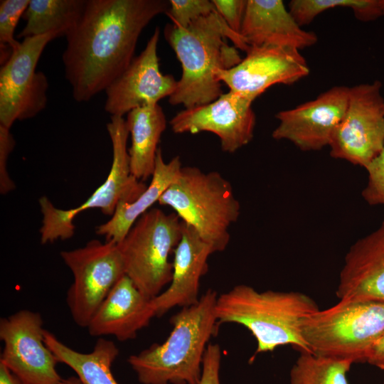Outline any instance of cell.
Here are the masks:
<instances>
[{
	"mask_svg": "<svg viewBox=\"0 0 384 384\" xmlns=\"http://www.w3.org/2000/svg\"><path fill=\"white\" fill-rule=\"evenodd\" d=\"M169 6L165 0H87L78 23L65 36L62 56L76 102H88L124 73L144 28Z\"/></svg>",
	"mask_w": 384,
	"mask_h": 384,
	"instance_id": "1",
	"label": "cell"
},
{
	"mask_svg": "<svg viewBox=\"0 0 384 384\" xmlns=\"http://www.w3.org/2000/svg\"><path fill=\"white\" fill-rule=\"evenodd\" d=\"M164 35L182 68L181 77L169 102L186 108L218 99L223 91L221 82L216 78L217 70L237 65L242 59L238 49L246 53L250 48L217 11L196 19L186 28L167 24Z\"/></svg>",
	"mask_w": 384,
	"mask_h": 384,
	"instance_id": "2",
	"label": "cell"
},
{
	"mask_svg": "<svg viewBox=\"0 0 384 384\" xmlns=\"http://www.w3.org/2000/svg\"><path fill=\"white\" fill-rule=\"evenodd\" d=\"M218 294L208 289L197 303L183 307L170 320L173 326L161 344L130 356L127 362L142 384H199L203 356L218 324Z\"/></svg>",
	"mask_w": 384,
	"mask_h": 384,
	"instance_id": "3",
	"label": "cell"
},
{
	"mask_svg": "<svg viewBox=\"0 0 384 384\" xmlns=\"http://www.w3.org/2000/svg\"><path fill=\"white\" fill-rule=\"evenodd\" d=\"M319 309L310 297L299 292H258L240 284L218 296L215 312L218 325L237 324L251 332L257 341L255 356L284 345L311 353L301 325L304 317Z\"/></svg>",
	"mask_w": 384,
	"mask_h": 384,
	"instance_id": "4",
	"label": "cell"
},
{
	"mask_svg": "<svg viewBox=\"0 0 384 384\" xmlns=\"http://www.w3.org/2000/svg\"><path fill=\"white\" fill-rule=\"evenodd\" d=\"M158 203L171 207L214 252L225 250L229 228L240 213L230 183L217 171L204 172L194 166L182 167Z\"/></svg>",
	"mask_w": 384,
	"mask_h": 384,
	"instance_id": "5",
	"label": "cell"
},
{
	"mask_svg": "<svg viewBox=\"0 0 384 384\" xmlns=\"http://www.w3.org/2000/svg\"><path fill=\"white\" fill-rule=\"evenodd\" d=\"M302 336L315 355L366 363L384 333V302L339 299L303 318Z\"/></svg>",
	"mask_w": 384,
	"mask_h": 384,
	"instance_id": "6",
	"label": "cell"
},
{
	"mask_svg": "<svg viewBox=\"0 0 384 384\" xmlns=\"http://www.w3.org/2000/svg\"><path fill=\"white\" fill-rule=\"evenodd\" d=\"M112 146V163L105 182L81 205L63 210L55 207L49 199H39L43 215L40 229L42 244L73 237L75 230L74 218L81 212L99 208L103 214L112 215L121 203H132L146 188L142 181L132 175L129 155L127 150L129 130L123 117L111 116L107 124Z\"/></svg>",
	"mask_w": 384,
	"mask_h": 384,
	"instance_id": "7",
	"label": "cell"
},
{
	"mask_svg": "<svg viewBox=\"0 0 384 384\" xmlns=\"http://www.w3.org/2000/svg\"><path fill=\"white\" fill-rule=\"evenodd\" d=\"M183 221L175 213L151 208L118 244L126 275L149 298L158 296L172 279L169 255L181 240Z\"/></svg>",
	"mask_w": 384,
	"mask_h": 384,
	"instance_id": "8",
	"label": "cell"
},
{
	"mask_svg": "<svg viewBox=\"0 0 384 384\" xmlns=\"http://www.w3.org/2000/svg\"><path fill=\"white\" fill-rule=\"evenodd\" d=\"M60 256L73 274L66 302L75 323L87 328L117 282L126 274L119 245L113 240L88 242L84 247L62 251Z\"/></svg>",
	"mask_w": 384,
	"mask_h": 384,
	"instance_id": "9",
	"label": "cell"
},
{
	"mask_svg": "<svg viewBox=\"0 0 384 384\" xmlns=\"http://www.w3.org/2000/svg\"><path fill=\"white\" fill-rule=\"evenodd\" d=\"M379 80L350 87L345 113L336 127L330 155L365 169L384 147V97Z\"/></svg>",
	"mask_w": 384,
	"mask_h": 384,
	"instance_id": "10",
	"label": "cell"
},
{
	"mask_svg": "<svg viewBox=\"0 0 384 384\" xmlns=\"http://www.w3.org/2000/svg\"><path fill=\"white\" fill-rule=\"evenodd\" d=\"M56 33L27 37L0 69V125L10 129L14 122L32 118L45 109L48 81L36 71L47 46Z\"/></svg>",
	"mask_w": 384,
	"mask_h": 384,
	"instance_id": "11",
	"label": "cell"
},
{
	"mask_svg": "<svg viewBox=\"0 0 384 384\" xmlns=\"http://www.w3.org/2000/svg\"><path fill=\"white\" fill-rule=\"evenodd\" d=\"M43 324L38 312L27 309L0 320V363L26 384H57L62 379L58 361L44 341Z\"/></svg>",
	"mask_w": 384,
	"mask_h": 384,
	"instance_id": "12",
	"label": "cell"
},
{
	"mask_svg": "<svg viewBox=\"0 0 384 384\" xmlns=\"http://www.w3.org/2000/svg\"><path fill=\"white\" fill-rule=\"evenodd\" d=\"M253 101L230 90L210 103L180 111L170 125L176 134L213 133L220 139L223 151L234 153L253 138L256 123Z\"/></svg>",
	"mask_w": 384,
	"mask_h": 384,
	"instance_id": "13",
	"label": "cell"
},
{
	"mask_svg": "<svg viewBox=\"0 0 384 384\" xmlns=\"http://www.w3.org/2000/svg\"><path fill=\"white\" fill-rule=\"evenodd\" d=\"M300 50L285 47H250L235 66L218 70L217 79L230 90L255 100L276 84L292 85L309 74Z\"/></svg>",
	"mask_w": 384,
	"mask_h": 384,
	"instance_id": "14",
	"label": "cell"
},
{
	"mask_svg": "<svg viewBox=\"0 0 384 384\" xmlns=\"http://www.w3.org/2000/svg\"><path fill=\"white\" fill-rule=\"evenodd\" d=\"M350 87L334 86L315 99L279 112V124L272 137L287 140L304 151L329 146L333 133L347 107Z\"/></svg>",
	"mask_w": 384,
	"mask_h": 384,
	"instance_id": "15",
	"label": "cell"
},
{
	"mask_svg": "<svg viewBox=\"0 0 384 384\" xmlns=\"http://www.w3.org/2000/svg\"><path fill=\"white\" fill-rule=\"evenodd\" d=\"M159 28L156 27L142 52L105 90L104 108L111 116L123 117L137 107L156 104L175 91L178 81L159 69Z\"/></svg>",
	"mask_w": 384,
	"mask_h": 384,
	"instance_id": "16",
	"label": "cell"
},
{
	"mask_svg": "<svg viewBox=\"0 0 384 384\" xmlns=\"http://www.w3.org/2000/svg\"><path fill=\"white\" fill-rule=\"evenodd\" d=\"M336 295L339 299L384 302V220L346 252Z\"/></svg>",
	"mask_w": 384,
	"mask_h": 384,
	"instance_id": "17",
	"label": "cell"
},
{
	"mask_svg": "<svg viewBox=\"0 0 384 384\" xmlns=\"http://www.w3.org/2000/svg\"><path fill=\"white\" fill-rule=\"evenodd\" d=\"M213 252L211 246L183 221L182 236L174 252L171 281L166 290L151 299L156 316L176 306L183 308L198 302L200 279L208 271L207 261Z\"/></svg>",
	"mask_w": 384,
	"mask_h": 384,
	"instance_id": "18",
	"label": "cell"
},
{
	"mask_svg": "<svg viewBox=\"0 0 384 384\" xmlns=\"http://www.w3.org/2000/svg\"><path fill=\"white\" fill-rule=\"evenodd\" d=\"M154 316L151 299L125 274L102 302L87 329L92 336H112L125 341L136 338Z\"/></svg>",
	"mask_w": 384,
	"mask_h": 384,
	"instance_id": "19",
	"label": "cell"
},
{
	"mask_svg": "<svg viewBox=\"0 0 384 384\" xmlns=\"http://www.w3.org/2000/svg\"><path fill=\"white\" fill-rule=\"evenodd\" d=\"M240 35L249 47L274 46L299 50L318 36L303 29L281 0H247Z\"/></svg>",
	"mask_w": 384,
	"mask_h": 384,
	"instance_id": "20",
	"label": "cell"
},
{
	"mask_svg": "<svg viewBox=\"0 0 384 384\" xmlns=\"http://www.w3.org/2000/svg\"><path fill=\"white\" fill-rule=\"evenodd\" d=\"M182 167L178 156L166 162L159 148L150 184L133 202L119 203L110 220L96 227V233L105 236L106 241L113 240L119 244L137 219L159 202L164 191L178 176Z\"/></svg>",
	"mask_w": 384,
	"mask_h": 384,
	"instance_id": "21",
	"label": "cell"
},
{
	"mask_svg": "<svg viewBox=\"0 0 384 384\" xmlns=\"http://www.w3.org/2000/svg\"><path fill=\"white\" fill-rule=\"evenodd\" d=\"M125 120L132 140L128 150L131 173L143 181L154 173L158 144L166 127V116L156 103L131 110Z\"/></svg>",
	"mask_w": 384,
	"mask_h": 384,
	"instance_id": "22",
	"label": "cell"
},
{
	"mask_svg": "<svg viewBox=\"0 0 384 384\" xmlns=\"http://www.w3.org/2000/svg\"><path fill=\"white\" fill-rule=\"evenodd\" d=\"M44 341L58 363L73 370L82 384H119L112 372V363L119 355L113 341L101 337L92 351L81 353L64 344L46 329Z\"/></svg>",
	"mask_w": 384,
	"mask_h": 384,
	"instance_id": "23",
	"label": "cell"
},
{
	"mask_svg": "<svg viewBox=\"0 0 384 384\" xmlns=\"http://www.w3.org/2000/svg\"><path fill=\"white\" fill-rule=\"evenodd\" d=\"M87 0H30L23 14L26 25L18 38L56 33L65 36L81 18Z\"/></svg>",
	"mask_w": 384,
	"mask_h": 384,
	"instance_id": "24",
	"label": "cell"
},
{
	"mask_svg": "<svg viewBox=\"0 0 384 384\" xmlns=\"http://www.w3.org/2000/svg\"><path fill=\"white\" fill-rule=\"evenodd\" d=\"M353 363L301 351L289 373V384H348Z\"/></svg>",
	"mask_w": 384,
	"mask_h": 384,
	"instance_id": "25",
	"label": "cell"
},
{
	"mask_svg": "<svg viewBox=\"0 0 384 384\" xmlns=\"http://www.w3.org/2000/svg\"><path fill=\"white\" fill-rule=\"evenodd\" d=\"M30 0L0 1V64L4 65L21 43L14 38L17 23L23 16Z\"/></svg>",
	"mask_w": 384,
	"mask_h": 384,
	"instance_id": "26",
	"label": "cell"
},
{
	"mask_svg": "<svg viewBox=\"0 0 384 384\" xmlns=\"http://www.w3.org/2000/svg\"><path fill=\"white\" fill-rule=\"evenodd\" d=\"M166 15L176 27L186 28L196 19L216 11L209 0H170Z\"/></svg>",
	"mask_w": 384,
	"mask_h": 384,
	"instance_id": "27",
	"label": "cell"
},
{
	"mask_svg": "<svg viewBox=\"0 0 384 384\" xmlns=\"http://www.w3.org/2000/svg\"><path fill=\"white\" fill-rule=\"evenodd\" d=\"M366 170L368 181L362 191L363 199L370 205H384V147Z\"/></svg>",
	"mask_w": 384,
	"mask_h": 384,
	"instance_id": "28",
	"label": "cell"
},
{
	"mask_svg": "<svg viewBox=\"0 0 384 384\" xmlns=\"http://www.w3.org/2000/svg\"><path fill=\"white\" fill-rule=\"evenodd\" d=\"M212 1L230 28L240 35L247 0H212Z\"/></svg>",
	"mask_w": 384,
	"mask_h": 384,
	"instance_id": "29",
	"label": "cell"
},
{
	"mask_svg": "<svg viewBox=\"0 0 384 384\" xmlns=\"http://www.w3.org/2000/svg\"><path fill=\"white\" fill-rule=\"evenodd\" d=\"M14 146L15 141L9 129L0 125V191L2 194L9 193L15 188L6 169L9 154Z\"/></svg>",
	"mask_w": 384,
	"mask_h": 384,
	"instance_id": "30",
	"label": "cell"
},
{
	"mask_svg": "<svg viewBox=\"0 0 384 384\" xmlns=\"http://www.w3.org/2000/svg\"><path fill=\"white\" fill-rule=\"evenodd\" d=\"M221 358L222 353L220 346L216 343H209L203 356L202 374L199 384H220Z\"/></svg>",
	"mask_w": 384,
	"mask_h": 384,
	"instance_id": "31",
	"label": "cell"
},
{
	"mask_svg": "<svg viewBox=\"0 0 384 384\" xmlns=\"http://www.w3.org/2000/svg\"><path fill=\"white\" fill-rule=\"evenodd\" d=\"M366 363L384 370V333L370 349Z\"/></svg>",
	"mask_w": 384,
	"mask_h": 384,
	"instance_id": "32",
	"label": "cell"
},
{
	"mask_svg": "<svg viewBox=\"0 0 384 384\" xmlns=\"http://www.w3.org/2000/svg\"><path fill=\"white\" fill-rule=\"evenodd\" d=\"M0 384H26L0 363Z\"/></svg>",
	"mask_w": 384,
	"mask_h": 384,
	"instance_id": "33",
	"label": "cell"
},
{
	"mask_svg": "<svg viewBox=\"0 0 384 384\" xmlns=\"http://www.w3.org/2000/svg\"><path fill=\"white\" fill-rule=\"evenodd\" d=\"M57 384H82L76 377H70L66 379L62 378Z\"/></svg>",
	"mask_w": 384,
	"mask_h": 384,
	"instance_id": "34",
	"label": "cell"
},
{
	"mask_svg": "<svg viewBox=\"0 0 384 384\" xmlns=\"http://www.w3.org/2000/svg\"><path fill=\"white\" fill-rule=\"evenodd\" d=\"M383 384H384V383Z\"/></svg>",
	"mask_w": 384,
	"mask_h": 384,
	"instance_id": "35",
	"label": "cell"
}]
</instances>
